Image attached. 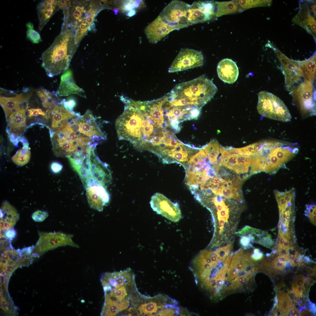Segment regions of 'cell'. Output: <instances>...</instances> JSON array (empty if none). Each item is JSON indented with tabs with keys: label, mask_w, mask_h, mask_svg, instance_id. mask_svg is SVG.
I'll list each match as a JSON object with an SVG mask.
<instances>
[{
	"label": "cell",
	"mask_w": 316,
	"mask_h": 316,
	"mask_svg": "<svg viewBox=\"0 0 316 316\" xmlns=\"http://www.w3.org/2000/svg\"><path fill=\"white\" fill-rule=\"evenodd\" d=\"M251 256L250 253L242 249L233 254L226 275L223 290L225 296L253 289L255 275L261 272L262 266Z\"/></svg>",
	"instance_id": "obj_1"
},
{
	"label": "cell",
	"mask_w": 316,
	"mask_h": 316,
	"mask_svg": "<svg viewBox=\"0 0 316 316\" xmlns=\"http://www.w3.org/2000/svg\"><path fill=\"white\" fill-rule=\"evenodd\" d=\"M69 120L66 124L50 133L53 151L58 157L68 158L78 154L85 155L95 144H92L93 139L79 130L73 129Z\"/></svg>",
	"instance_id": "obj_2"
},
{
	"label": "cell",
	"mask_w": 316,
	"mask_h": 316,
	"mask_svg": "<svg viewBox=\"0 0 316 316\" xmlns=\"http://www.w3.org/2000/svg\"><path fill=\"white\" fill-rule=\"evenodd\" d=\"M68 34L61 32L42 53V66L48 76L53 77L68 69L75 51L71 46Z\"/></svg>",
	"instance_id": "obj_3"
},
{
	"label": "cell",
	"mask_w": 316,
	"mask_h": 316,
	"mask_svg": "<svg viewBox=\"0 0 316 316\" xmlns=\"http://www.w3.org/2000/svg\"><path fill=\"white\" fill-rule=\"evenodd\" d=\"M172 89L179 96L189 99L201 108L211 100L218 90L212 80L204 75L178 84Z\"/></svg>",
	"instance_id": "obj_4"
},
{
	"label": "cell",
	"mask_w": 316,
	"mask_h": 316,
	"mask_svg": "<svg viewBox=\"0 0 316 316\" xmlns=\"http://www.w3.org/2000/svg\"><path fill=\"white\" fill-rule=\"evenodd\" d=\"M177 301L162 295L153 297L143 296L139 293L131 301L132 307L130 312L137 315L154 316L160 310L165 308L175 309Z\"/></svg>",
	"instance_id": "obj_5"
},
{
	"label": "cell",
	"mask_w": 316,
	"mask_h": 316,
	"mask_svg": "<svg viewBox=\"0 0 316 316\" xmlns=\"http://www.w3.org/2000/svg\"><path fill=\"white\" fill-rule=\"evenodd\" d=\"M257 109L262 116L283 122L291 120L290 114L283 102L272 93L262 91L258 94Z\"/></svg>",
	"instance_id": "obj_6"
},
{
	"label": "cell",
	"mask_w": 316,
	"mask_h": 316,
	"mask_svg": "<svg viewBox=\"0 0 316 316\" xmlns=\"http://www.w3.org/2000/svg\"><path fill=\"white\" fill-rule=\"evenodd\" d=\"M289 91L293 102L298 107L303 117L316 114L315 91L312 83L304 80L291 88Z\"/></svg>",
	"instance_id": "obj_7"
},
{
	"label": "cell",
	"mask_w": 316,
	"mask_h": 316,
	"mask_svg": "<svg viewBox=\"0 0 316 316\" xmlns=\"http://www.w3.org/2000/svg\"><path fill=\"white\" fill-rule=\"evenodd\" d=\"M189 4L182 1L173 0L159 15L165 21L179 29L190 25L188 19Z\"/></svg>",
	"instance_id": "obj_8"
},
{
	"label": "cell",
	"mask_w": 316,
	"mask_h": 316,
	"mask_svg": "<svg viewBox=\"0 0 316 316\" xmlns=\"http://www.w3.org/2000/svg\"><path fill=\"white\" fill-rule=\"evenodd\" d=\"M91 149L85 162L89 177L105 188L111 183L112 177L110 170L106 164L101 162Z\"/></svg>",
	"instance_id": "obj_9"
},
{
	"label": "cell",
	"mask_w": 316,
	"mask_h": 316,
	"mask_svg": "<svg viewBox=\"0 0 316 316\" xmlns=\"http://www.w3.org/2000/svg\"><path fill=\"white\" fill-rule=\"evenodd\" d=\"M204 62L202 53L188 48L182 49L169 69L172 73L202 66Z\"/></svg>",
	"instance_id": "obj_10"
},
{
	"label": "cell",
	"mask_w": 316,
	"mask_h": 316,
	"mask_svg": "<svg viewBox=\"0 0 316 316\" xmlns=\"http://www.w3.org/2000/svg\"><path fill=\"white\" fill-rule=\"evenodd\" d=\"M150 203L153 210L174 222L181 218V213L177 203H174L163 194L157 193L152 197Z\"/></svg>",
	"instance_id": "obj_11"
},
{
	"label": "cell",
	"mask_w": 316,
	"mask_h": 316,
	"mask_svg": "<svg viewBox=\"0 0 316 316\" xmlns=\"http://www.w3.org/2000/svg\"><path fill=\"white\" fill-rule=\"evenodd\" d=\"M216 12L215 1H195L189 5L188 20L190 25L210 21L216 18Z\"/></svg>",
	"instance_id": "obj_12"
},
{
	"label": "cell",
	"mask_w": 316,
	"mask_h": 316,
	"mask_svg": "<svg viewBox=\"0 0 316 316\" xmlns=\"http://www.w3.org/2000/svg\"><path fill=\"white\" fill-rule=\"evenodd\" d=\"M275 52L282 66L285 78V87L288 90L302 81L303 73L298 61L290 59L278 49Z\"/></svg>",
	"instance_id": "obj_13"
},
{
	"label": "cell",
	"mask_w": 316,
	"mask_h": 316,
	"mask_svg": "<svg viewBox=\"0 0 316 316\" xmlns=\"http://www.w3.org/2000/svg\"><path fill=\"white\" fill-rule=\"evenodd\" d=\"M35 249L44 251L59 246L69 245L78 248L79 246L73 241V236L60 232L41 233Z\"/></svg>",
	"instance_id": "obj_14"
},
{
	"label": "cell",
	"mask_w": 316,
	"mask_h": 316,
	"mask_svg": "<svg viewBox=\"0 0 316 316\" xmlns=\"http://www.w3.org/2000/svg\"><path fill=\"white\" fill-rule=\"evenodd\" d=\"M100 281L104 293H108L123 285L134 282L135 276L131 269L128 268L119 272L104 273Z\"/></svg>",
	"instance_id": "obj_15"
},
{
	"label": "cell",
	"mask_w": 316,
	"mask_h": 316,
	"mask_svg": "<svg viewBox=\"0 0 316 316\" xmlns=\"http://www.w3.org/2000/svg\"><path fill=\"white\" fill-rule=\"evenodd\" d=\"M27 107H21L13 112L7 121L6 132L11 141L17 145L25 131L26 123Z\"/></svg>",
	"instance_id": "obj_16"
},
{
	"label": "cell",
	"mask_w": 316,
	"mask_h": 316,
	"mask_svg": "<svg viewBox=\"0 0 316 316\" xmlns=\"http://www.w3.org/2000/svg\"><path fill=\"white\" fill-rule=\"evenodd\" d=\"M86 194L90 207L102 211L109 201L110 197L106 188L89 178L86 181Z\"/></svg>",
	"instance_id": "obj_17"
},
{
	"label": "cell",
	"mask_w": 316,
	"mask_h": 316,
	"mask_svg": "<svg viewBox=\"0 0 316 316\" xmlns=\"http://www.w3.org/2000/svg\"><path fill=\"white\" fill-rule=\"evenodd\" d=\"M306 2L300 3L298 12L293 20L315 37L316 5L313 4H310V6Z\"/></svg>",
	"instance_id": "obj_18"
},
{
	"label": "cell",
	"mask_w": 316,
	"mask_h": 316,
	"mask_svg": "<svg viewBox=\"0 0 316 316\" xmlns=\"http://www.w3.org/2000/svg\"><path fill=\"white\" fill-rule=\"evenodd\" d=\"M80 132L95 141L105 139V136L96 123L92 111L87 110L82 116L78 114L76 118Z\"/></svg>",
	"instance_id": "obj_19"
},
{
	"label": "cell",
	"mask_w": 316,
	"mask_h": 316,
	"mask_svg": "<svg viewBox=\"0 0 316 316\" xmlns=\"http://www.w3.org/2000/svg\"><path fill=\"white\" fill-rule=\"evenodd\" d=\"M179 29L176 26L164 21L159 15L145 28V32L150 42L155 43L171 32Z\"/></svg>",
	"instance_id": "obj_20"
},
{
	"label": "cell",
	"mask_w": 316,
	"mask_h": 316,
	"mask_svg": "<svg viewBox=\"0 0 316 316\" xmlns=\"http://www.w3.org/2000/svg\"><path fill=\"white\" fill-rule=\"evenodd\" d=\"M56 92L59 96L75 94L86 97L84 90L75 83L72 72L70 70L66 71L62 75L59 86Z\"/></svg>",
	"instance_id": "obj_21"
},
{
	"label": "cell",
	"mask_w": 316,
	"mask_h": 316,
	"mask_svg": "<svg viewBox=\"0 0 316 316\" xmlns=\"http://www.w3.org/2000/svg\"><path fill=\"white\" fill-rule=\"evenodd\" d=\"M217 71L219 78L229 84L235 82L239 75L238 68L236 63L228 58L223 59L219 63Z\"/></svg>",
	"instance_id": "obj_22"
},
{
	"label": "cell",
	"mask_w": 316,
	"mask_h": 316,
	"mask_svg": "<svg viewBox=\"0 0 316 316\" xmlns=\"http://www.w3.org/2000/svg\"><path fill=\"white\" fill-rule=\"evenodd\" d=\"M31 95V94L24 95L20 93L9 97L1 95L0 105L4 111L7 121L11 114L26 102Z\"/></svg>",
	"instance_id": "obj_23"
},
{
	"label": "cell",
	"mask_w": 316,
	"mask_h": 316,
	"mask_svg": "<svg viewBox=\"0 0 316 316\" xmlns=\"http://www.w3.org/2000/svg\"><path fill=\"white\" fill-rule=\"evenodd\" d=\"M19 218L15 208L8 202H3L0 208V230L5 232L12 229Z\"/></svg>",
	"instance_id": "obj_24"
},
{
	"label": "cell",
	"mask_w": 316,
	"mask_h": 316,
	"mask_svg": "<svg viewBox=\"0 0 316 316\" xmlns=\"http://www.w3.org/2000/svg\"><path fill=\"white\" fill-rule=\"evenodd\" d=\"M59 7L58 1L42 0L37 5V10L39 19L38 29L41 31L55 11Z\"/></svg>",
	"instance_id": "obj_25"
},
{
	"label": "cell",
	"mask_w": 316,
	"mask_h": 316,
	"mask_svg": "<svg viewBox=\"0 0 316 316\" xmlns=\"http://www.w3.org/2000/svg\"><path fill=\"white\" fill-rule=\"evenodd\" d=\"M131 303V298L121 301L112 300L109 294L104 293V300L101 310V316H115L119 312L128 309Z\"/></svg>",
	"instance_id": "obj_26"
},
{
	"label": "cell",
	"mask_w": 316,
	"mask_h": 316,
	"mask_svg": "<svg viewBox=\"0 0 316 316\" xmlns=\"http://www.w3.org/2000/svg\"><path fill=\"white\" fill-rule=\"evenodd\" d=\"M75 113L66 109L64 107L62 100L61 103L56 105L51 110L52 129L49 130L50 132L54 131L60 127L69 119L72 118Z\"/></svg>",
	"instance_id": "obj_27"
},
{
	"label": "cell",
	"mask_w": 316,
	"mask_h": 316,
	"mask_svg": "<svg viewBox=\"0 0 316 316\" xmlns=\"http://www.w3.org/2000/svg\"><path fill=\"white\" fill-rule=\"evenodd\" d=\"M36 93L42 102L43 107L48 110H51L56 105L62 101L56 92H50L43 88L36 90Z\"/></svg>",
	"instance_id": "obj_28"
},
{
	"label": "cell",
	"mask_w": 316,
	"mask_h": 316,
	"mask_svg": "<svg viewBox=\"0 0 316 316\" xmlns=\"http://www.w3.org/2000/svg\"><path fill=\"white\" fill-rule=\"evenodd\" d=\"M304 80L312 83L316 76V54L307 60L298 61Z\"/></svg>",
	"instance_id": "obj_29"
},
{
	"label": "cell",
	"mask_w": 316,
	"mask_h": 316,
	"mask_svg": "<svg viewBox=\"0 0 316 316\" xmlns=\"http://www.w3.org/2000/svg\"><path fill=\"white\" fill-rule=\"evenodd\" d=\"M276 295L278 301L275 306L280 313V316H286L288 311L295 305V302L285 292L281 291Z\"/></svg>",
	"instance_id": "obj_30"
},
{
	"label": "cell",
	"mask_w": 316,
	"mask_h": 316,
	"mask_svg": "<svg viewBox=\"0 0 316 316\" xmlns=\"http://www.w3.org/2000/svg\"><path fill=\"white\" fill-rule=\"evenodd\" d=\"M239 187L240 186L236 185H231L226 187L220 186L217 188L210 189V192L211 194L221 195L226 198H232L240 200L241 198Z\"/></svg>",
	"instance_id": "obj_31"
},
{
	"label": "cell",
	"mask_w": 316,
	"mask_h": 316,
	"mask_svg": "<svg viewBox=\"0 0 316 316\" xmlns=\"http://www.w3.org/2000/svg\"><path fill=\"white\" fill-rule=\"evenodd\" d=\"M216 18L222 16L232 14L238 10L237 4L235 1H215Z\"/></svg>",
	"instance_id": "obj_32"
},
{
	"label": "cell",
	"mask_w": 316,
	"mask_h": 316,
	"mask_svg": "<svg viewBox=\"0 0 316 316\" xmlns=\"http://www.w3.org/2000/svg\"><path fill=\"white\" fill-rule=\"evenodd\" d=\"M31 157V152L29 145H23L21 149L18 150L12 157L13 162L18 166H22L27 164Z\"/></svg>",
	"instance_id": "obj_33"
},
{
	"label": "cell",
	"mask_w": 316,
	"mask_h": 316,
	"mask_svg": "<svg viewBox=\"0 0 316 316\" xmlns=\"http://www.w3.org/2000/svg\"><path fill=\"white\" fill-rule=\"evenodd\" d=\"M239 11H242L253 7L270 6L271 0H235Z\"/></svg>",
	"instance_id": "obj_34"
},
{
	"label": "cell",
	"mask_w": 316,
	"mask_h": 316,
	"mask_svg": "<svg viewBox=\"0 0 316 316\" xmlns=\"http://www.w3.org/2000/svg\"><path fill=\"white\" fill-rule=\"evenodd\" d=\"M236 156L237 165L236 172L240 174L247 172L251 165V157L239 154H236Z\"/></svg>",
	"instance_id": "obj_35"
},
{
	"label": "cell",
	"mask_w": 316,
	"mask_h": 316,
	"mask_svg": "<svg viewBox=\"0 0 316 316\" xmlns=\"http://www.w3.org/2000/svg\"><path fill=\"white\" fill-rule=\"evenodd\" d=\"M27 28L26 38L33 44L39 43L42 41L39 33L34 29L32 23L29 22L26 24Z\"/></svg>",
	"instance_id": "obj_36"
},
{
	"label": "cell",
	"mask_w": 316,
	"mask_h": 316,
	"mask_svg": "<svg viewBox=\"0 0 316 316\" xmlns=\"http://www.w3.org/2000/svg\"><path fill=\"white\" fill-rule=\"evenodd\" d=\"M48 216V214L46 211L38 210L32 214V217L35 221L40 222L44 221Z\"/></svg>",
	"instance_id": "obj_37"
},
{
	"label": "cell",
	"mask_w": 316,
	"mask_h": 316,
	"mask_svg": "<svg viewBox=\"0 0 316 316\" xmlns=\"http://www.w3.org/2000/svg\"><path fill=\"white\" fill-rule=\"evenodd\" d=\"M27 116L30 118L32 116H37L39 115L45 117L46 113H45L42 109L40 108H32L27 110Z\"/></svg>",
	"instance_id": "obj_38"
},
{
	"label": "cell",
	"mask_w": 316,
	"mask_h": 316,
	"mask_svg": "<svg viewBox=\"0 0 316 316\" xmlns=\"http://www.w3.org/2000/svg\"><path fill=\"white\" fill-rule=\"evenodd\" d=\"M62 102L64 107L71 111H73V109L76 104L75 101L72 99H70L67 101L65 99H63Z\"/></svg>",
	"instance_id": "obj_39"
},
{
	"label": "cell",
	"mask_w": 316,
	"mask_h": 316,
	"mask_svg": "<svg viewBox=\"0 0 316 316\" xmlns=\"http://www.w3.org/2000/svg\"><path fill=\"white\" fill-rule=\"evenodd\" d=\"M3 234L4 235L1 236L4 239H8L11 240L14 238L16 235V232L15 230L13 229H11L8 230L4 232Z\"/></svg>",
	"instance_id": "obj_40"
},
{
	"label": "cell",
	"mask_w": 316,
	"mask_h": 316,
	"mask_svg": "<svg viewBox=\"0 0 316 316\" xmlns=\"http://www.w3.org/2000/svg\"><path fill=\"white\" fill-rule=\"evenodd\" d=\"M251 258L255 261H257L262 259L263 257L262 253L260 249L255 248L254 249L252 254L251 255Z\"/></svg>",
	"instance_id": "obj_41"
},
{
	"label": "cell",
	"mask_w": 316,
	"mask_h": 316,
	"mask_svg": "<svg viewBox=\"0 0 316 316\" xmlns=\"http://www.w3.org/2000/svg\"><path fill=\"white\" fill-rule=\"evenodd\" d=\"M51 169L54 173H57L60 171L63 168V165L57 162H52L50 166Z\"/></svg>",
	"instance_id": "obj_42"
},
{
	"label": "cell",
	"mask_w": 316,
	"mask_h": 316,
	"mask_svg": "<svg viewBox=\"0 0 316 316\" xmlns=\"http://www.w3.org/2000/svg\"><path fill=\"white\" fill-rule=\"evenodd\" d=\"M305 282L303 276L302 275H296L294 277L292 284H295L297 286L303 285Z\"/></svg>",
	"instance_id": "obj_43"
},
{
	"label": "cell",
	"mask_w": 316,
	"mask_h": 316,
	"mask_svg": "<svg viewBox=\"0 0 316 316\" xmlns=\"http://www.w3.org/2000/svg\"><path fill=\"white\" fill-rule=\"evenodd\" d=\"M273 264V267L276 270L282 271L286 267V263H283L278 260H274L272 261Z\"/></svg>",
	"instance_id": "obj_44"
},
{
	"label": "cell",
	"mask_w": 316,
	"mask_h": 316,
	"mask_svg": "<svg viewBox=\"0 0 316 316\" xmlns=\"http://www.w3.org/2000/svg\"><path fill=\"white\" fill-rule=\"evenodd\" d=\"M180 120L175 119L171 120L170 122V125L177 132H179L180 128L178 127V124L180 122Z\"/></svg>",
	"instance_id": "obj_45"
},
{
	"label": "cell",
	"mask_w": 316,
	"mask_h": 316,
	"mask_svg": "<svg viewBox=\"0 0 316 316\" xmlns=\"http://www.w3.org/2000/svg\"><path fill=\"white\" fill-rule=\"evenodd\" d=\"M286 316H300V312L294 306L288 311Z\"/></svg>",
	"instance_id": "obj_46"
},
{
	"label": "cell",
	"mask_w": 316,
	"mask_h": 316,
	"mask_svg": "<svg viewBox=\"0 0 316 316\" xmlns=\"http://www.w3.org/2000/svg\"><path fill=\"white\" fill-rule=\"evenodd\" d=\"M308 309L312 312L314 315H315L316 306L315 303L309 301L308 305Z\"/></svg>",
	"instance_id": "obj_47"
},
{
	"label": "cell",
	"mask_w": 316,
	"mask_h": 316,
	"mask_svg": "<svg viewBox=\"0 0 316 316\" xmlns=\"http://www.w3.org/2000/svg\"><path fill=\"white\" fill-rule=\"evenodd\" d=\"M306 270L309 275L316 276V268L308 266Z\"/></svg>",
	"instance_id": "obj_48"
},
{
	"label": "cell",
	"mask_w": 316,
	"mask_h": 316,
	"mask_svg": "<svg viewBox=\"0 0 316 316\" xmlns=\"http://www.w3.org/2000/svg\"><path fill=\"white\" fill-rule=\"evenodd\" d=\"M275 260H278L282 262L286 263L288 261V258L287 256L279 255Z\"/></svg>",
	"instance_id": "obj_49"
},
{
	"label": "cell",
	"mask_w": 316,
	"mask_h": 316,
	"mask_svg": "<svg viewBox=\"0 0 316 316\" xmlns=\"http://www.w3.org/2000/svg\"><path fill=\"white\" fill-rule=\"evenodd\" d=\"M312 314L308 309L305 308L303 309L300 312V315L301 316H310Z\"/></svg>",
	"instance_id": "obj_50"
},
{
	"label": "cell",
	"mask_w": 316,
	"mask_h": 316,
	"mask_svg": "<svg viewBox=\"0 0 316 316\" xmlns=\"http://www.w3.org/2000/svg\"><path fill=\"white\" fill-rule=\"evenodd\" d=\"M261 262L262 264L265 266L266 267L269 268L273 269V263H270L269 262H267L265 260L262 259L261 261Z\"/></svg>",
	"instance_id": "obj_51"
},
{
	"label": "cell",
	"mask_w": 316,
	"mask_h": 316,
	"mask_svg": "<svg viewBox=\"0 0 316 316\" xmlns=\"http://www.w3.org/2000/svg\"><path fill=\"white\" fill-rule=\"evenodd\" d=\"M81 12L77 10L74 11L73 13V16L77 20L79 19L81 16Z\"/></svg>",
	"instance_id": "obj_52"
},
{
	"label": "cell",
	"mask_w": 316,
	"mask_h": 316,
	"mask_svg": "<svg viewBox=\"0 0 316 316\" xmlns=\"http://www.w3.org/2000/svg\"><path fill=\"white\" fill-rule=\"evenodd\" d=\"M291 245L290 244L289 240H285L282 245L284 248H288L291 246Z\"/></svg>",
	"instance_id": "obj_53"
},
{
	"label": "cell",
	"mask_w": 316,
	"mask_h": 316,
	"mask_svg": "<svg viewBox=\"0 0 316 316\" xmlns=\"http://www.w3.org/2000/svg\"><path fill=\"white\" fill-rule=\"evenodd\" d=\"M86 25V24L82 23L80 25V29L82 30L81 32L82 34H83L84 32H85L87 29Z\"/></svg>",
	"instance_id": "obj_54"
},
{
	"label": "cell",
	"mask_w": 316,
	"mask_h": 316,
	"mask_svg": "<svg viewBox=\"0 0 316 316\" xmlns=\"http://www.w3.org/2000/svg\"><path fill=\"white\" fill-rule=\"evenodd\" d=\"M93 17H88L86 18V21L89 24H90L93 22Z\"/></svg>",
	"instance_id": "obj_55"
},
{
	"label": "cell",
	"mask_w": 316,
	"mask_h": 316,
	"mask_svg": "<svg viewBox=\"0 0 316 316\" xmlns=\"http://www.w3.org/2000/svg\"><path fill=\"white\" fill-rule=\"evenodd\" d=\"M279 238L280 239L279 240L277 246L282 245L283 243H284L285 240V239L283 237H281Z\"/></svg>",
	"instance_id": "obj_56"
},
{
	"label": "cell",
	"mask_w": 316,
	"mask_h": 316,
	"mask_svg": "<svg viewBox=\"0 0 316 316\" xmlns=\"http://www.w3.org/2000/svg\"><path fill=\"white\" fill-rule=\"evenodd\" d=\"M75 9L80 12H82L83 11L84 9V8L83 7H80L79 6H77L75 7Z\"/></svg>",
	"instance_id": "obj_57"
},
{
	"label": "cell",
	"mask_w": 316,
	"mask_h": 316,
	"mask_svg": "<svg viewBox=\"0 0 316 316\" xmlns=\"http://www.w3.org/2000/svg\"><path fill=\"white\" fill-rule=\"evenodd\" d=\"M303 277L305 280L307 278H308L309 276V274L308 273H305L303 274Z\"/></svg>",
	"instance_id": "obj_58"
},
{
	"label": "cell",
	"mask_w": 316,
	"mask_h": 316,
	"mask_svg": "<svg viewBox=\"0 0 316 316\" xmlns=\"http://www.w3.org/2000/svg\"><path fill=\"white\" fill-rule=\"evenodd\" d=\"M131 13H133V12H132ZM131 13V12H130V13Z\"/></svg>",
	"instance_id": "obj_59"
}]
</instances>
